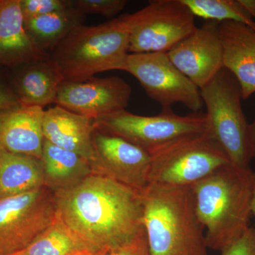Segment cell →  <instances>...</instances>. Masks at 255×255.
Masks as SVG:
<instances>
[{"mask_svg": "<svg viewBox=\"0 0 255 255\" xmlns=\"http://www.w3.org/2000/svg\"><path fill=\"white\" fill-rule=\"evenodd\" d=\"M44 110L24 107L0 112V149L41 159Z\"/></svg>", "mask_w": 255, "mask_h": 255, "instance_id": "cell-14", "label": "cell"}, {"mask_svg": "<svg viewBox=\"0 0 255 255\" xmlns=\"http://www.w3.org/2000/svg\"><path fill=\"white\" fill-rule=\"evenodd\" d=\"M129 34L128 14L97 26L80 25L60 42L49 59L68 81H82L110 70L124 71Z\"/></svg>", "mask_w": 255, "mask_h": 255, "instance_id": "cell-4", "label": "cell"}, {"mask_svg": "<svg viewBox=\"0 0 255 255\" xmlns=\"http://www.w3.org/2000/svg\"><path fill=\"white\" fill-rule=\"evenodd\" d=\"M94 128L123 137L152 154L178 139L206 132L205 114L179 116L173 111L140 116L121 110L95 119Z\"/></svg>", "mask_w": 255, "mask_h": 255, "instance_id": "cell-7", "label": "cell"}, {"mask_svg": "<svg viewBox=\"0 0 255 255\" xmlns=\"http://www.w3.org/2000/svg\"><path fill=\"white\" fill-rule=\"evenodd\" d=\"M238 1L255 21V0H238Z\"/></svg>", "mask_w": 255, "mask_h": 255, "instance_id": "cell-30", "label": "cell"}, {"mask_svg": "<svg viewBox=\"0 0 255 255\" xmlns=\"http://www.w3.org/2000/svg\"><path fill=\"white\" fill-rule=\"evenodd\" d=\"M85 15L72 4L68 9L25 21L30 38L41 51H53L74 28L82 25Z\"/></svg>", "mask_w": 255, "mask_h": 255, "instance_id": "cell-21", "label": "cell"}, {"mask_svg": "<svg viewBox=\"0 0 255 255\" xmlns=\"http://www.w3.org/2000/svg\"><path fill=\"white\" fill-rule=\"evenodd\" d=\"M219 24L205 21L167 53L172 63L200 90L224 68Z\"/></svg>", "mask_w": 255, "mask_h": 255, "instance_id": "cell-13", "label": "cell"}, {"mask_svg": "<svg viewBox=\"0 0 255 255\" xmlns=\"http://www.w3.org/2000/svg\"><path fill=\"white\" fill-rule=\"evenodd\" d=\"M248 145L251 159L255 158V119L249 125L248 132Z\"/></svg>", "mask_w": 255, "mask_h": 255, "instance_id": "cell-29", "label": "cell"}, {"mask_svg": "<svg viewBox=\"0 0 255 255\" xmlns=\"http://www.w3.org/2000/svg\"><path fill=\"white\" fill-rule=\"evenodd\" d=\"M41 161L46 185L55 188V191L71 187L94 172L86 159L46 140L43 142Z\"/></svg>", "mask_w": 255, "mask_h": 255, "instance_id": "cell-20", "label": "cell"}, {"mask_svg": "<svg viewBox=\"0 0 255 255\" xmlns=\"http://www.w3.org/2000/svg\"><path fill=\"white\" fill-rule=\"evenodd\" d=\"M112 255H151L144 228L130 241L113 250Z\"/></svg>", "mask_w": 255, "mask_h": 255, "instance_id": "cell-27", "label": "cell"}, {"mask_svg": "<svg viewBox=\"0 0 255 255\" xmlns=\"http://www.w3.org/2000/svg\"><path fill=\"white\" fill-rule=\"evenodd\" d=\"M129 53H164L195 31V16L182 0H152L128 14Z\"/></svg>", "mask_w": 255, "mask_h": 255, "instance_id": "cell-8", "label": "cell"}, {"mask_svg": "<svg viewBox=\"0 0 255 255\" xmlns=\"http://www.w3.org/2000/svg\"><path fill=\"white\" fill-rule=\"evenodd\" d=\"M43 132L45 140L96 162L93 122L60 106L44 111Z\"/></svg>", "mask_w": 255, "mask_h": 255, "instance_id": "cell-15", "label": "cell"}, {"mask_svg": "<svg viewBox=\"0 0 255 255\" xmlns=\"http://www.w3.org/2000/svg\"><path fill=\"white\" fill-rule=\"evenodd\" d=\"M58 217L92 251H113L143 230L140 191L93 172L54 192Z\"/></svg>", "mask_w": 255, "mask_h": 255, "instance_id": "cell-1", "label": "cell"}, {"mask_svg": "<svg viewBox=\"0 0 255 255\" xmlns=\"http://www.w3.org/2000/svg\"><path fill=\"white\" fill-rule=\"evenodd\" d=\"M55 217L54 194L47 186L0 199V255L26 249Z\"/></svg>", "mask_w": 255, "mask_h": 255, "instance_id": "cell-9", "label": "cell"}, {"mask_svg": "<svg viewBox=\"0 0 255 255\" xmlns=\"http://www.w3.org/2000/svg\"><path fill=\"white\" fill-rule=\"evenodd\" d=\"M140 194L151 255H208L205 228L196 214L190 187L150 184Z\"/></svg>", "mask_w": 255, "mask_h": 255, "instance_id": "cell-3", "label": "cell"}, {"mask_svg": "<svg viewBox=\"0 0 255 255\" xmlns=\"http://www.w3.org/2000/svg\"><path fill=\"white\" fill-rule=\"evenodd\" d=\"M87 250L56 213L53 223L29 246L13 255H78Z\"/></svg>", "mask_w": 255, "mask_h": 255, "instance_id": "cell-22", "label": "cell"}, {"mask_svg": "<svg viewBox=\"0 0 255 255\" xmlns=\"http://www.w3.org/2000/svg\"><path fill=\"white\" fill-rule=\"evenodd\" d=\"M25 65L14 82V92L21 106L43 108L55 103L65 80L49 57Z\"/></svg>", "mask_w": 255, "mask_h": 255, "instance_id": "cell-18", "label": "cell"}, {"mask_svg": "<svg viewBox=\"0 0 255 255\" xmlns=\"http://www.w3.org/2000/svg\"><path fill=\"white\" fill-rule=\"evenodd\" d=\"M224 68L241 86L243 100L255 93V29L243 23L224 21L219 24Z\"/></svg>", "mask_w": 255, "mask_h": 255, "instance_id": "cell-16", "label": "cell"}, {"mask_svg": "<svg viewBox=\"0 0 255 255\" xmlns=\"http://www.w3.org/2000/svg\"><path fill=\"white\" fill-rule=\"evenodd\" d=\"M252 214L255 216V172L253 177V196H252Z\"/></svg>", "mask_w": 255, "mask_h": 255, "instance_id": "cell-32", "label": "cell"}, {"mask_svg": "<svg viewBox=\"0 0 255 255\" xmlns=\"http://www.w3.org/2000/svg\"><path fill=\"white\" fill-rule=\"evenodd\" d=\"M194 16L205 21L243 23L255 29V21L238 0H182Z\"/></svg>", "mask_w": 255, "mask_h": 255, "instance_id": "cell-23", "label": "cell"}, {"mask_svg": "<svg viewBox=\"0 0 255 255\" xmlns=\"http://www.w3.org/2000/svg\"><path fill=\"white\" fill-rule=\"evenodd\" d=\"M200 92L206 108V133L233 165L250 169V124L242 108L243 97L238 80L223 68Z\"/></svg>", "mask_w": 255, "mask_h": 255, "instance_id": "cell-5", "label": "cell"}, {"mask_svg": "<svg viewBox=\"0 0 255 255\" xmlns=\"http://www.w3.org/2000/svg\"><path fill=\"white\" fill-rule=\"evenodd\" d=\"M221 253L222 255H255V228H248L241 238Z\"/></svg>", "mask_w": 255, "mask_h": 255, "instance_id": "cell-26", "label": "cell"}, {"mask_svg": "<svg viewBox=\"0 0 255 255\" xmlns=\"http://www.w3.org/2000/svg\"><path fill=\"white\" fill-rule=\"evenodd\" d=\"M48 58L25 27L20 0H0V65H26Z\"/></svg>", "mask_w": 255, "mask_h": 255, "instance_id": "cell-17", "label": "cell"}, {"mask_svg": "<svg viewBox=\"0 0 255 255\" xmlns=\"http://www.w3.org/2000/svg\"><path fill=\"white\" fill-rule=\"evenodd\" d=\"M112 251H107V250L100 251H92L87 250V251L82 252L78 255H112Z\"/></svg>", "mask_w": 255, "mask_h": 255, "instance_id": "cell-31", "label": "cell"}, {"mask_svg": "<svg viewBox=\"0 0 255 255\" xmlns=\"http://www.w3.org/2000/svg\"><path fill=\"white\" fill-rule=\"evenodd\" d=\"M253 177L251 168L229 164L191 186L208 248L222 252L250 228Z\"/></svg>", "mask_w": 255, "mask_h": 255, "instance_id": "cell-2", "label": "cell"}, {"mask_svg": "<svg viewBox=\"0 0 255 255\" xmlns=\"http://www.w3.org/2000/svg\"><path fill=\"white\" fill-rule=\"evenodd\" d=\"M44 186L41 159L0 149V199Z\"/></svg>", "mask_w": 255, "mask_h": 255, "instance_id": "cell-19", "label": "cell"}, {"mask_svg": "<svg viewBox=\"0 0 255 255\" xmlns=\"http://www.w3.org/2000/svg\"><path fill=\"white\" fill-rule=\"evenodd\" d=\"M21 107L14 92L0 84V112Z\"/></svg>", "mask_w": 255, "mask_h": 255, "instance_id": "cell-28", "label": "cell"}, {"mask_svg": "<svg viewBox=\"0 0 255 255\" xmlns=\"http://www.w3.org/2000/svg\"><path fill=\"white\" fill-rule=\"evenodd\" d=\"M24 21L30 18L58 12L72 6L67 0H20Z\"/></svg>", "mask_w": 255, "mask_h": 255, "instance_id": "cell-25", "label": "cell"}, {"mask_svg": "<svg viewBox=\"0 0 255 255\" xmlns=\"http://www.w3.org/2000/svg\"><path fill=\"white\" fill-rule=\"evenodd\" d=\"M124 71L138 80L162 112L172 111V106L179 103L196 113L204 105L200 89L172 63L167 53H129Z\"/></svg>", "mask_w": 255, "mask_h": 255, "instance_id": "cell-10", "label": "cell"}, {"mask_svg": "<svg viewBox=\"0 0 255 255\" xmlns=\"http://www.w3.org/2000/svg\"><path fill=\"white\" fill-rule=\"evenodd\" d=\"M131 95V87L123 79L92 77L82 81L64 80L55 104L93 121L126 110Z\"/></svg>", "mask_w": 255, "mask_h": 255, "instance_id": "cell-11", "label": "cell"}, {"mask_svg": "<svg viewBox=\"0 0 255 255\" xmlns=\"http://www.w3.org/2000/svg\"><path fill=\"white\" fill-rule=\"evenodd\" d=\"M150 155V184L161 187H191L231 164L206 132L178 139Z\"/></svg>", "mask_w": 255, "mask_h": 255, "instance_id": "cell-6", "label": "cell"}, {"mask_svg": "<svg viewBox=\"0 0 255 255\" xmlns=\"http://www.w3.org/2000/svg\"><path fill=\"white\" fill-rule=\"evenodd\" d=\"M94 172L142 191L150 184L151 155L123 137L95 129Z\"/></svg>", "mask_w": 255, "mask_h": 255, "instance_id": "cell-12", "label": "cell"}, {"mask_svg": "<svg viewBox=\"0 0 255 255\" xmlns=\"http://www.w3.org/2000/svg\"><path fill=\"white\" fill-rule=\"evenodd\" d=\"M128 4L126 0H77L72 1L74 7L82 14H99L112 18L119 14Z\"/></svg>", "mask_w": 255, "mask_h": 255, "instance_id": "cell-24", "label": "cell"}]
</instances>
